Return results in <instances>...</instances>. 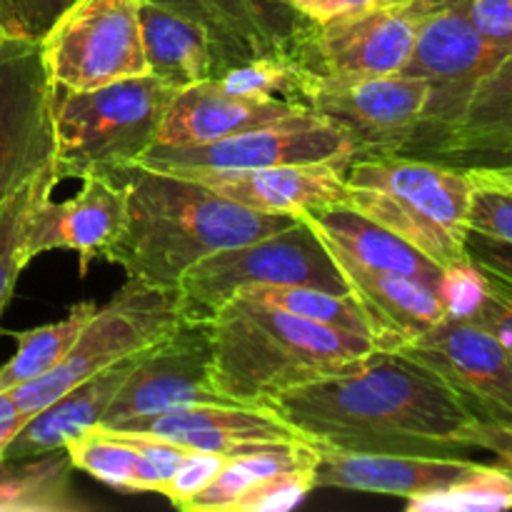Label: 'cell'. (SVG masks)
Instances as JSON below:
<instances>
[{
	"mask_svg": "<svg viewBox=\"0 0 512 512\" xmlns=\"http://www.w3.org/2000/svg\"><path fill=\"white\" fill-rule=\"evenodd\" d=\"M465 443H468V448L475 445V448L493 453L503 463V468H508L512 473V423H508V420L478 418L470 425Z\"/></svg>",
	"mask_w": 512,
	"mask_h": 512,
	"instance_id": "obj_42",
	"label": "cell"
},
{
	"mask_svg": "<svg viewBox=\"0 0 512 512\" xmlns=\"http://www.w3.org/2000/svg\"><path fill=\"white\" fill-rule=\"evenodd\" d=\"M318 445L315 488H338L353 493L418 498L445 488L473 473L480 463L458 455L418 453H360Z\"/></svg>",
	"mask_w": 512,
	"mask_h": 512,
	"instance_id": "obj_18",
	"label": "cell"
},
{
	"mask_svg": "<svg viewBox=\"0 0 512 512\" xmlns=\"http://www.w3.org/2000/svg\"><path fill=\"white\" fill-rule=\"evenodd\" d=\"M485 293H488V275L470 258L445 268L440 298L448 308V318L468 320L478 310V305L483 303Z\"/></svg>",
	"mask_w": 512,
	"mask_h": 512,
	"instance_id": "obj_36",
	"label": "cell"
},
{
	"mask_svg": "<svg viewBox=\"0 0 512 512\" xmlns=\"http://www.w3.org/2000/svg\"><path fill=\"white\" fill-rule=\"evenodd\" d=\"M490 43L512 50V0H450Z\"/></svg>",
	"mask_w": 512,
	"mask_h": 512,
	"instance_id": "obj_38",
	"label": "cell"
},
{
	"mask_svg": "<svg viewBox=\"0 0 512 512\" xmlns=\"http://www.w3.org/2000/svg\"><path fill=\"white\" fill-rule=\"evenodd\" d=\"M213 378L208 325L183 323L170 338L135 358L100 425H118L183 405L223 403Z\"/></svg>",
	"mask_w": 512,
	"mask_h": 512,
	"instance_id": "obj_14",
	"label": "cell"
},
{
	"mask_svg": "<svg viewBox=\"0 0 512 512\" xmlns=\"http://www.w3.org/2000/svg\"><path fill=\"white\" fill-rule=\"evenodd\" d=\"M133 363L135 358H130L115 368L93 375L85 383L75 385L73 390L55 398L43 410L30 415L23 430L5 448L3 458H35V455L53 453V450H65L70 440L103 423L105 410L123 388Z\"/></svg>",
	"mask_w": 512,
	"mask_h": 512,
	"instance_id": "obj_23",
	"label": "cell"
},
{
	"mask_svg": "<svg viewBox=\"0 0 512 512\" xmlns=\"http://www.w3.org/2000/svg\"><path fill=\"white\" fill-rule=\"evenodd\" d=\"M60 180L63 178L53 163L35 173L30 180H25L18 190H13L0 203V318H3L10 298H13L20 273L30 263L28 255H25V233H28L30 213H33L40 195L55 190Z\"/></svg>",
	"mask_w": 512,
	"mask_h": 512,
	"instance_id": "obj_32",
	"label": "cell"
},
{
	"mask_svg": "<svg viewBox=\"0 0 512 512\" xmlns=\"http://www.w3.org/2000/svg\"><path fill=\"white\" fill-rule=\"evenodd\" d=\"M305 440L360 453L455 455L480 418L440 375L400 350L285 390L270 400Z\"/></svg>",
	"mask_w": 512,
	"mask_h": 512,
	"instance_id": "obj_1",
	"label": "cell"
},
{
	"mask_svg": "<svg viewBox=\"0 0 512 512\" xmlns=\"http://www.w3.org/2000/svg\"><path fill=\"white\" fill-rule=\"evenodd\" d=\"M512 145V50L475 85L458 123L433 148L445 163L478 165Z\"/></svg>",
	"mask_w": 512,
	"mask_h": 512,
	"instance_id": "obj_24",
	"label": "cell"
},
{
	"mask_svg": "<svg viewBox=\"0 0 512 512\" xmlns=\"http://www.w3.org/2000/svg\"><path fill=\"white\" fill-rule=\"evenodd\" d=\"M355 158L358 155L350 140L313 113L308 118L265 125L208 143H155L140 155L135 165L195 178V175L240 173V170L273 168V165L353 163Z\"/></svg>",
	"mask_w": 512,
	"mask_h": 512,
	"instance_id": "obj_10",
	"label": "cell"
},
{
	"mask_svg": "<svg viewBox=\"0 0 512 512\" xmlns=\"http://www.w3.org/2000/svg\"><path fill=\"white\" fill-rule=\"evenodd\" d=\"M183 323L175 290L125 280L108 303L98 305L68 358L43 378L13 388L10 395L23 413L35 415L75 385L163 343Z\"/></svg>",
	"mask_w": 512,
	"mask_h": 512,
	"instance_id": "obj_7",
	"label": "cell"
},
{
	"mask_svg": "<svg viewBox=\"0 0 512 512\" xmlns=\"http://www.w3.org/2000/svg\"><path fill=\"white\" fill-rule=\"evenodd\" d=\"M408 512H500L512 508V473L503 465H478L470 475L405 500Z\"/></svg>",
	"mask_w": 512,
	"mask_h": 512,
	"instance_id": "obj_33",
	"label": "cell"
},
{
	"mask_svg": "<svg viewBox=\"0 0 512 512\" xmlns=\"http://www.w3.org/2000/svg\"><path fill=\"white\" fill-rule=\"evenodd\" d=\"M75 0H0V33L40 40Z\"/></svg>",
	"mask_w": 512,
	"mask_h": 512,
	"instance_id": "obj_35",
	"label": "cell"
},
{
	"mask_svg": "<svg viewBox=\"0 0 512 512\" xmlns=\"http://www.w3.org/2000/svg\"><path fill=\"white\" fill-rule=\"evenodd\" d=\"M75 470L125 493H160L168 473L145 455L140 438L130 430L95 425L65 445Z\"/></svg>",
	"mask_w": 512,
	"mask_h": 512,
	"instance_id": "obj_26",
	"label": "cell"
},
{
	"mask_svg": "<svg viewBox=\"0 0 512 512\" xmlns=\"http://www.w3.org/2000/svg\"><path fill=\"white\" fill-rule=\"evenodd\" d=\"M413 0H383L375 8L328 25H308L288 53L323 80L403 73L415 48Z\"/></svg>",
	"mask_w": 512,
	"mask_h": 512,
	"instance_id": "obj_13",
	"label": "cell"
},
{
	"mask_svg": "<svg viewBox=\"0 0 512 512\" xmlns=\"http://www.w3.org/2000/svg\"><path fill=\"white\" fill-rule=\"evenodd\" d=\"M300 218L323 238L330 255H335V258L353 260L365 268L420 280L438 293L443 288V265L430 260L415 245H410L400 235L390 233L388 228L370 220L368 215L350 208L348 203L313 205V208L303 210Z\"/></svg>",
	"mask_w": 512,
	"mask_h": 512,
	"instance_id": "obj_21",
	"label": "cell"
},
{
	"mask_svg": "<svg viewBox=\"0 0 512 512\" xmlns=\"http://www.w3.org/2000/svg\"><path fill=\"white\" fill-rule=\"evenodd\" d=\"M143 0H75L40 38L58 90H93L148 75L140 33Z\"/></svg>",
	"mask_w": 512,
	"mask_h": 512,
	"instance_id": "obj_9",
	"label": "cell"
},
{
	"mask_svg": "<svg viewBox=\"0 0 512 512\" xmlns=\"http://www.w3.org/2000/svg\"><path fill=\"white\" fill-rule=\"evenodd\" d=\"M470 168H512V145L500 150V153L490 155V158H485L483 163L470 165Z\"/></svg>",
	"mask_w": 512,
	"mask_h": 512,
	"instance_id": "obj_45",
	"label": "cell"
},
{
	"mask_svg": "<svg viewBox=\"0 0 512 512\" xmlns=\"http://www.w3.org/2000/svg\"><path fill=\"white\" fill-rule=\"evenodd\" d=\"M95 313H98V303L83 300L55 323L8 333L15 340V353L0 368V390L20 388V385L33 383L58 368L68 358L73 345L78 343L80 333L95 318Z\"/></svg>",
	"mask_w": 512,
	"mask_h": 512,
	"instance_id": "obj_29",
	"label": "cell"
},
{
	"mask_svg": "<svg viewBox=\"0 0 512 512\" xmlns=\"http://www.w3.org/2000/svg\"><path fill=\"white\" fill-rule=\"evenodd\" d=\"M53 190L40 195L28 220L25 255L28 260L50 250H73L80 275H88L90 263L108 258L125 225V183H115L110 173H88L80 178L73 198L55 203Z\"/></svg>",
	"mask_w": 512,
	"mask_h": 512,
	"instance_id": "obj_16",
	"label": "cell"
},
{
	"mask_svg": "<svg viewBox=\"0 0 512 512\" xmlns=\"http://www.w3.org/2000/svg\"><path fill=\"white\" fill-rule=\"evenodd\" d=\"M395 350L440 375L485 418L512 423V353L483 325L445 318Z\"/></svg>",
	"mask_w": 512,
	"mask_h": 512,
	"instance_id": "obj_15",
	"label": "cell"
},
{
	"mask_svg": "<svg viewBox=\"0 0 512 512\" xmlns=\"http://www.w3.org/2000/svg\"><path fill=\"white\" fill-rule=\"evenodd\" d=\"M475 178V175H473ZM468 228L512 245V190L475 178Z\"/></svg>",
	"mask_w": 512,
	"mask_h": 512,
	"instance_id": "obj_34",
	"label": "cell"
},
{
	"mask_svg": "<svg viewBox=\"0 0 512 512\" xmlns=\"http://www.w3.org/2000/svg\"><path fill=\"white\" fill-rule=\"evenodd\" d=\"M468 170L478 180H485V183H493L505 190H512V168H468Z\"/></svg>",
	"mask_w": 512,
	"mask_h": 512,
	"instance_id": "obj_44",
	"label": "cell"
},
{
	"mask_svg": "<svg viewBox=\"0 0 512 512\" xmlns=\"http://www.w3.org/2000/svg\"><path fill=\"white\" fill-rule=\"evenodd\" d=\"M308 115L313 113L303 105L228 93L213 78L180 88L173 95L163 118L158 143H208V140L248 133V130L265 128V125L288 123V120L308 118Z\"/></svg>",
	"mask_w": 512,
	"mask_h": 512,
	"instance_id": "obj_19",
	"label": "cell"
},
{
	"mask_svg": "<svg viewBox=\"0 0 512 512\" xmlns=\"http://www.w3.org/2000/svg\"><path fill=\"white\" fill-rule=\"evenodd\" d=\"M125 225L108 253L128 280L175 290L198 260L280 233L298 215L255 213L200 180L150 168L125 170Z\"/></svg>",
	"mask_w": 512,
	"mask_h": 512,
	"instance_id": "obj_2",
	"label": "cell"
},
{
	"mask_svg": "<svg viewBox=\"0 0 512 512\" xmlns=\"http://www.w3.org/2000/svg\"><path fill=\"white\" fill-rule=\"evenodd\" d=\"M238 298L285 310V313L298 315L310 323L365 335L380 345L378 325L373 323L368 310L360 305V300L353 293H333V290L308 288V285H268V288L245 290Z\"/></svg>",
	"mask_w": 512,
	"mask_h": 512,
	"instance_id": "obj_30",
	"label": "cell"
},
{
	"mask_svg": "<svg viewBox=\"0 0 512 512\" xmlns=\"http://www.w3.org/2000/svg\"><path fill=\"white\" fill-rule=\"evenodd\" d=\"M335 263L348 280L350 293L378 325L383 350H395L448 318V308L438 290L420 280L365 268L345 258H335Z\"/></svg>",
	"mask_w": 512,
	"mask_h": 512,
	"instance_id": "obj_22",
	"label": "cell"
},
{
	"mask_svg": "<svg viewBox=\"0 0 512 512\" xmlns=\"http://www.w3.org/2000/svg\"><path fill=\"white\" fill-rule=\"evenodd\" d=\"M65 450L35 458H0V512H88Z\"/></svg>",
	"mask_w": 512,
	"mask_h": 512,
	"instance_id": "obj_27",
	"label": "cell"
},
{
	"mask_svg": "<svg viewBox=\"0 0 512 512\" xmlns=\"http://www.w3.org/2000/svg\"><path fill=\"white\" fill-rule=\"evenodd\" d=\"M108 428L155 435V438L170 440L188 450L215 453L223 458L253 453V450L268 448V445L305 440L270 405L235 403V400L183 405V408L143 415V418L125 420V423L108 425Z\"/></svg>",
	"mask_w": 512,
	"mask_h": 512,
	"instance_id": "obj_17",
	"label": "cell"
},
{
	"mask_svg": "<svg viewBox=\"0 0 512 512\" xmlns=\"http://www.w3.org/2000/svg\"><path fill=\"white\" fill-rule=\"evenodd\" d=\"M148 3L203 25L213 38L220 75L258 55L280 53L253 0H148Z\"/></svg>",
	"mask_w": 512,
	"mask_h": 512,
	"instance_id": "obj_28",
	"label": "cell"
},
{
	"mask_svg": "<svg viewBox=\"0 0 512 512\" xmlns=\"http://www.w3.org/2000/svg\"><path fill=\"white\" fill-rule=\"evenodd\" d=\"M268 285H308L350 293L348 280L328 245L298 215V220L280 233L198 260L180 278L175 295L185 323L205 325L240 293Z\"/></svg>",
	"mask_w": 512,
	"mask_h": 512,
	"instance_id": "obj_6",
	"label": "cell"
},
{
	"mask_svg": "<svg viewBox=\"0 0 512 512\" xmlns=\"http://www.w3.org/2000/svg\"><path fill=\"white\" fill-rule=\"evenodd\" d=\"M428 83L415 75L395 73L378 78H318L308 110L338 128L358 158L408 153L423 128Z\"/></svg>",
	"mask_w": 512,
	"mask_h": 512,
	"instance_id": "obj_12",
	"label": "cell"
},
{
	"mask_svg": "<svg viewBox=\"0 0 512 512\" xmlns=\"http://www.w3.org/2000/svg\"><path fill=\"white\" fill-rule=\"evenodd\" d=\"M485 273V270H483ZM488 275V273H485ZM468 320L483 325L512 353V290L488 275V293Z\"/></svg>",
	"mask_w": 512,
	"mask_h": 512,
	"instance_id": "obj_39",
	"label": "cell"
},
{
	"mask_svg": "<svg viewBox=\"0 0 512 512\" xmlns=\"http://www.w3.org/2000/svg\"><path fill=\"white\" fill-rule=\"evenodd\" d=\"M225 460L228 458H223V455L193 450V453L180 463V468L165 480L158 495H163L173 508L180 510L193 495H198L200 490L218 475V470L223 468Z\"/></svg>",
	"mask_w": 512,
	"mask_h": 512,
	"instance_id": "obj_37",
	"label": "cell"
},
{
	"mask_svg": "<svg viewBox=\"0 0 512 512\" xmlns=\"http://www.w3.org/2000/svg\"><path fill=\"white\" fill-rule=\"evenodd\" d=\"M293 13L308 20L310 25H328L348 15L363 13V10L375 8L383 0H283Z\"/></svg>",
	"mask_w": 512,
	"mask_h": 512,
	"instance_id": "obj_41",
	"label": "cell"
},
{
	"mask_svg": "<svg viewBox=\"0 0 512 512\" xmlns=\"http://www.w3.org/2000/svg\"><path fill=\"white\" fill-rule=\"evenodd\" d=\"M418 35L405 75L428 83L423 128L413 148L433 153L458 123L475 85L510 53L490 43L450 0H413ZM410 148V150H413Z\"/></svg>",
	"mask_w": 512,
	"mask_h": 512,
	"instance_id": "obj_8",
	"label": "cell"
},
{
	"mask_svg": "<svg viewBox=\"0 0 512 512\" xmlns=\"http://www.w3.org/2000/svg\"><path fill=\"white\" fill-rule=\"evenodd\" d=\"M213 378L235 403L268 405L285 390L340 373L375 350L373 338L233 298L208 320Z\"/></svg>",
	"mask_w": 512,
	"mask_h": 512,
	"instance_id": "obj_3",
	"label": "cell"
},
{
	"mask_svg": "<svg viewBox=\"0 0 512 512\" xmlns=\"http://www.w3.org/2000/svg\"><path fill=\"white\" fill-rule=\"evenodd\" d=\"M348 168L350 163L273 165L240 173L195 175V180L255 213L300 215L313 205L348 203Z\"/></svg>",
	"mask_w": 512,
	"mask_h": 512,
	"instance_id": "obj_20",
	"label": "cell"
},
{
	"mask_svg": "<svg viewBox=\"0 0 512 512\" xmlns=\"http://www.w3.org/2000/svg\"><path fill=\"white\" fill-rule=\"evenodd\" d=\"M140 33L148 73L175 90L220 75L218 55L208 30L168 8L140 3Z\"/></svg>",
	"mask_w": 512,
	"mask_h": 512,
	"instance_id": "obj_25",
	"label": "cell"
},
{
	"mask_svg": "<svg viewBox=\"0 0 512 512\" xmlns=\"http://www.w3.org/2000/svg\"><path fill=\"white\" fill-rule=\"evenodd\" d=\"M465 250L468 258L478 265L480 270L503 283L505 288L512 290V245L503 243V240L488 238L470 230L468 240H465Z\"/></svg>",
	"mask_w": 512,
	"mask_h": 512,
	"instance_id": "obj_40",
	"label": "cell"
},
{
	"mask_svg": "<svg viewBox=\"0 0 512 512\" xmlns=\"http://www.w3.org/2000/svg\"><path fill=\"white\" fill-rule=\"evenodd\" d=\"M55 108L40 40L0 33V203L55 163Z\"/></svg>",
	"mask_w": 512,
	"mask_h": 512,
	"instance_id": "obj_11",
	"label": "cell"
},
{
	"mask_svg": "<svg viewBox=\"0 0 512 512\" xmlns=\"http://www.w3.org/2000/svg\"><path fill=\"white\" fill-rule=\"evenodd\" d=\"M348 205L443 268L468 260L475 178L468 168L410 155H368L348 168Z\"/></svg>",
	"mask_w": 512,
	"mask_h": 512,
	"instance_id": "obj_4",
	"label": "cell"
},
{
	"mask_svg": "<svg viewBox=\"0 0 512 512\" xmlns=\"http://www.w3.org/2000/svg\"><path fill=\"white\" fill-rule=\"evenodd\" d=\"M28 420L30 415L18 408V403L13 400L10 390H0V458H3L5 448L13 443V438L23 430V425L28 423Z\"/></svg>",
	"mask_w": 512,
	"mask_h": 512,
	"instance_id": "obj_43",
	"label": "cell"
},
{
	"mask_svg": "<svg viewBox=\"0 0 512 512\" xmlns=\"http://www.w3.org/2000/svg\"><path fill=\"white\" fill-rule=\"evenodd\" d=\"M178 90L155 75L115 80L93 90H58L55 168L60 178L118 175L158 143Z\"/></svg>",
	"mask_w": 512,
	"mask_h": 512,
	"instance_id": "obj_5",
	"label": "cell"
},
{
	"mask_svg": "<svg viewBox=\"0 0 512 512\" xmlns=\"http://www.w3.org/2000/svg\"><path fill=\"white\" fill-rule=\"evenodd\" d=\"M318 75L305 68L293 53H265L233 65L215 83L228 93L260 100H280L308 108V98Z\"/></svg>",
	"mask_w": 512,
	"mask_h": 512,
	"instance_id": "obj_31",
	"label": "cell"
}]
</instances>
